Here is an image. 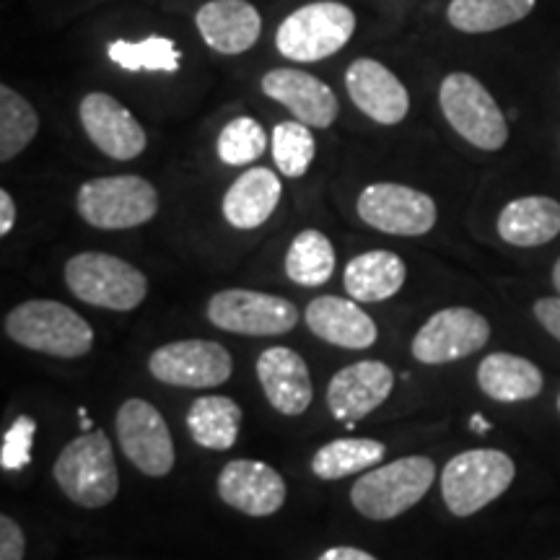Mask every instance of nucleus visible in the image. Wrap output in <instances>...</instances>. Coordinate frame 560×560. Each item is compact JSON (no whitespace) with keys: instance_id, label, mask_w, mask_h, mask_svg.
<instances>
[{"instance_id":"obj_4","label":"nucleus","mask_w":560,"mask_h":560,"mask_svg":"<svg viewBox=\"0 0 560 560\" xmlns=\"http://www.w3.org/2000/svg\"><path fill=\"white\" fill-rule=\"evenodd\" d=\"M66 283L83 304L112 312H132L149 293V278L136 265L107 252H81L70 257Z\"/></svg>"},{"instance_id":"obj_19","label":"nucleus","mask_w":560,"mask_h":560,"mask_svg":"<svg viewBox=\"0 0 560 560\" xmlns=\"http://www.w3.org/2000/svg\"><path fill=\"white\" fill-rule=\"evenodd\" d=\"M257 380L262 384L268 402L283 416H301L310 410L314 387L306 361L296 350L272 346L257 359Z\"/></svg>"},{"instance_id":"obj_3","label":"nucleus","mask_w":560,"mask_h":560,"mask_svg":"<svg viewBox=\"0 0 560 560\" xmlns=\"http://www.w3.org/2000/svg\"><path fill=\"white\" fill-rule=\"evenodd\" d=\"M436 467L429 457H402L363 472L350 488V503L371 522H389L429 493Z\"/></svg>"},{"instance_id":"obj_35","label":"nucleus","mask_w":560,"mask_h":560,"mask_svg":"<svg viewBox=\"0 0 560 560\" xmlns=\"http://www.w3.org/2000/svg\"><path fill=\"white\" fill-rule=\"evenodd\" d=\"M26 537L11 516H0V560H24Z\"/></svg>"},{"instance_id":"obj_11","label":"nucleus","mask_w":560,"mask_h":560,"mask_svg":"<svg viewBox=\"0 0 560 560\" xmlns=\"http://www.w3.org/2000/svg\"><path fill=\"white\" fill-rule=\"evenodd\" d=\"M153 380L185 389H210L229 382L234 361L221 342L177 340L156 348L149 359Z\"/></svg>"},{"instance_id":"obj_16","label":"nucleus","mask_w":560,"mask_h":560,"mask_svg":"<svg viewBox=\"0 0 560 560\" xmlns=\"http://www.w3.org/2000/svg\"><path fill=\"white\" fill-rule=\"evenodd\" d=\"M395 374L382 361H359L340 369L327 387V408L332 418L346 420L353 425L355 420L366 418L392 395Z\"/></svg>"},{"instance_id":"obj_2","label":"nucleus","mask_w":560,"mask_h":560,"mask_svg":"<svg viewBox=\"0 0 560 560\" xmlns=\"http://www.w3.org/2000/svg\"><path fill=\"white\" fill-rule=\"evenodd\" d=\"M52 475L66 499L83 509L107 506L120 490L112 441L100 429L83 431L81 436L68 441L55 462Z\"/></svg>"},{"instance_id":"obj_8","label":"nucleus","mask_w":560,"mask_h":560,"mask_svg":"<svg viewBox=\"0 0 560 560\" xmlns=\"http://www.w3.org/2000/svg\"><path fill=\"white\" fill-rule=\"evenodd\" d=\"M439 104L446 122L467 143L482 151H499L509 140V125L488 89L470 73L446 75L439 91Z\"/></svg>"},{"instance_id":"obj_1","label":"nucleus","mask_w":560,"mask_h":560,"mask_svg":"<svg viewBox=\"0 0 560 560\" xmlns=\"http://www.w3.org/2000/svg\"><path fill=\"white\" fill-rule=\"evenodd\" d=\"M5 335L21 348L55 359H81L94 348V330L70 306L50 299H32L5 317Z\"/></svg>"},{"instance_id":"obj_14","label":"nucleus","mask_w":560,"mask_h":560,"mask_svg":"<svg viewBox=\"0 0 560 560\" xmlns=\"http://www.w3.org/2000/svg\"><path fill=\"white\" fill-rule=\"evenodd\" d=\"M79 117L91 143L109 159L130 161L145 151V143H149L145 130L115 96L102 94V91L86 94L81 100Z\"/></svg>"},{"instance_id":"obj_20","label":"nucleus","mask_w":560,"mask_h":560,"mask_svg":"<svg viewBox=\"0 0 560 560\" xmlns=\"http://www.w3.org/2000/svg\"><path fill=\"white\" fill-rule=\"evenodd\" d=\"M200 37L221 55L247 52L262 34V16L247 0H210L195 16Z\"/></svg>"},{"instance_id":"obj_22","label":"nucleus","mask_w":560,"mask_h":560,"mask_svg":"<svg viewBox=\"0 0 560 560\" xmlns=\"http://www.w3.org/2000/svg\"><path fill=\"white\" fill-rule=\"evenodd\" d=\"M280 195H283V187H280L278 174L265 166H255L244 172L223 195V219L234 229H260L276 213Z\"/></svg>"},{"instance_id":"obj_9","label":"nucleus","mask_w":560,"mask_h":560,"mask_svg":"<svg viewBox=\"0 0 560 560\" xmlns=\"http://www.w3.org/2000/svg\"><path fill=\"white\" fill-rule=\"evenodd\" d=\"M208 319L219 330L249 335V338H270V335L291 332L299 325V310L289 299L272 296V293L226 289L210 296Z\"/></svg>"},{"instance_id":"obj_34","label":"nucleus","mask_w":560,"mask_h":560,"mask_svg":"<svg viewBox=\"0 0 560 560\" xmlns=\"http://www.w3.org/2000/svg\"><path fill=\"white\" fill-rule=\"evenodd\" d=\"M37 423L30 416L16 418V423L5 431L3 444H0V465L3 470H24L32 462V444Z\"/></svg>"},{"instance_id":"obj_10","label":"nucleus","mask_w":560,"mask_h":560,"mask_svg":"<svg viewBox=\"0 0 560 560\" xmlns=\"http://www.w3.org/2000/svg\"><path fill=\"white\" fill-rule=\"evenodd\" d=\"M359 215L371 229L392 236H423L436 226L431 195L395 182H376L359 195Z\"/></svg>"},{"instance_id":"obj_31","label":"nucleus","mask_w":560,"mask_h":560,"mask_svg":"<svg viewBox=\"0 0 560 560\" xmlns=\"http://www.w3.org/2000/svg\"><path fill=\"white\" fill-rule=\"evenodd\" d=\"M314 156H317V143H314L310 125L299 120L276 125V130H272V159H276L280 174L293 179L304 177Z\"/></svg>"},{"instance_id":"obj_17","label":"nucleus","mask_w":560,"mask_h":560,"mask_svg":"<svg viewBox=\"0 0 560 560\" xmlns=\"http://www.w3.org/2000/svg\"><path fill=\"white\" fill-rule=\"evenodd\" d=\"M265 96L283 104L299 122L310 128H330L338 120V96L317 75L299 68H276L262 79Z\"/></svg>"},{"instance_id":"obj_42","label":"nucleus","mask_w":560,"mask_h":560,"mask_svg":"<svg viewBox=\"0 0 560 560\" xmlns=\"http://www.w3.org/2000/svg\"><path fill=\"white\" fill-rule=\"evenodd\" d=\"M558 560H560V558H558Z\"/></svg>"},{"instance_id":"obj_23","label":"nucleus","mask_w":560,"mask_h":560,"mask_svg":"<svg viewBox=\"0 0 560 560\" xmlns=\"http://www.w3.org/2000/svg\"><path fill=\"white\" fill-rule=\"evenodd\" d=\"M499 234L514 247H540L560 234V202L542 195L511 200L499 215Z\"/></svg>"},{"instance_id":"obj_32","label":"nucleus","mask_w":560,"mask_h":560,"mask_svg":"<svg viewBox=\"0 0 560 560\" xmlns=\"http://www.w3.org/2000/svg\"><path fill=\"white\" fill-rule=\"evenodd\" d=\"M109 58L125 70H164L174 73L179 68V52L172 39L166 37H149L143 42H112Z\"/></svg>"},{"instance_id":"obj_12","label":"nucleus","mask_w":560,"mask_h":560,"mask_svg":"<svg viewBox=\"0 0 560 560\" xmlns=\"http://www.w3.org/2000/svg\"><path fill=\"white\" fill-rule=\"evenodd\" d=\"M117 441L128 462L149 478H164L174 467L172 431L151 402L125 400L117 410Z\"/></svg>"},{"instance_id":"obj_38","label":"nucleus","mask_w":560,"mask_h":560,"mask_svg":"<svg viewBox=\"0 0 560 560\" xmlns=\"http://www.w3.org/2000/svg\"><path fill=\"white\" fill-rule=\"evenodd\" d=\"M317 560H376L371 552L359 550V548H348V545H340V548H330L325 550Z\"/></svg>"},{"instance_id":"obj_24","label":"nucleus","mask_w":560,"mask_h":560,"mask_svg":"<svg viewBox=\"0 0 560 560\" xmlns=\"http://www.w3.org/2000/svg\"><path fill=\"white\" fill-rule=\"evenodd\" d=\"M408 268L402 257L389 249L363 252L346 265V291L355 301H387L397 296V291L405 285Z\"/></svg>"},{"instance_id":"obj_28","label":"nucleus","mask_w":560,"mask_h":560,"mask_svg":"<svg viewBox=\"0 0 560 560\" xmlns=\"http://www.w3.org/2000/svg\"><path fill=\"white\" fill-rule=\"evenodd\" d=\"M535 3L537 0H452L446 19L465 34H486L529 16Z\"/></svg>"},{"instance_id":"obj_15","label":"nucleus","mask_w":560,"mask_h":560,"mask_svg":"<svg viewBox=\"0 0 560 560\" xmlns=\"http://www.w3.org/2000/svg\"><path fill=\"white\" fill-rule=\"evenodd\" d=\"M350 102L363 115L380 125H397L410 112V94L405 83L380 60L359 58L350 62L346 73Z\"/></svg>"},{"instance_id":"obj_27","label":"nucleus","mask_w":560,"mask_h":560,"mask_svg":"<svg viewBox=\"0 0 560 560\" xmlns=\"http://www.w3.org/2000/svg\"><path fill=\"white\" fill-rule=\"evenodd\" d=\"M387 454V446L374 439H335L314 454L312 472L319 480L332 482L342 480L348 475L363 472L369 467H376Z\"/></svg>"},{"instance_id":"obj_33","label":"nucleus","mask_w":560,"mask_h":560,"mask_svg":"<svg viewBox=\"0 0 560 560\" xmlns=\"http://www.w3.org/2000/svg\"><path fill=\"white\" fill-rule=\"evenodd\" d=\"M268 149V136H265L262 125L252 117H236L231 120L226 128L221 130L219 143H215V151H219V159L229 166H244L257 161Z\"/></svg>"},{"instance_id":"obj_13","label":"nucleus","mask_w":560,"mask_h":560,"mask_svg":"<svg viewBox=\"0 0 560 560\" xmlns=\"http://www.w3.org/2000/svg\"><path fill=\"white\" fill-rule=\"evenodd\" d=\"M488 319L467 306H450L429 317L412 338V355L420 363L439 366L478 353L488 346Z\"/></svg>"},{"instance_id":"obj_30","label":"nucleus","mask_w":560,"mask_h":560,"mask_svg":"<svg viewBox=\"0 0 560 560\" xmlns=\"http://www.w3.org/2000/svg\"><path fill=\"white\" fill-rule=\"evenodd\" d=\"M39 130L37 112L19 91L0 86V161L9 164L26 145L32 143Z\"/></svg>"},{"instance_id":"obj_41","label":"nucleus","mask_w":560,"mask_h":560,"mask_svg":"<svg viewBox=\"0 0 560 560\" xmlns=\"http://www.w3.org/2000/svg\"><path fill=\"white\" fill-rule=\"evenodd\" d=\"M558 412H560V395H558Z\"/></svg>"},{"instance_id":"obj_6","label":"nucleus","mask_w":560,"mask_h":560,"mask_svg":"<svg viewBox=\"0 0 560 560\" xmlns=\"http://www.w3.org/2000/svg\"><path fill=\"white\" fill-rule=\"evenodd\" d=\"M81 219L102 231H122L149 223L159 213V192L136 174L100 177L81 185L75 198Z\"/></svg>"},{"instance_id":"obj_18","label":"nucleus","mask_w":560,"mask_h":560,"mask_svg":"<svg viewBox=\"0 0 560 560\" xmlns=\"http://www.w3.org/2000/svg\"><path fill=\"white\" fill-rule=\"evenodd\" d=\"M219 495L242 514L270 516L285 503V482L265 462L234 459L219 475Z\"/></svg>"},{"instance_id":"obj_7","label":"nucleus","mask_w":560,"mask_h":560,"mask_svg":"<svg viewBox=\"0 0 560 560\" xmlns=\"http://www.w3.org/2000/svg\"><path fill=\"white\" fill-rule=\"evenodd\" d=\"M355 32V13L335 0L301 5L280 21L276 47L293 62H317L340 52Z\"/></svg>"},{"instance_id":"obj_5","label":"nucleus","mask_w":560,"mask_h":560,"mask_svg":"<svg viewBox=\"0 0 560 560\" xmlns=\"http://www.w3.org/2000/svg\"><path fill=\"white\" fill-rule=\"evenodd\" d=\"M514 475V459L499 450L462 452L441 472V495L454 516H472L506 493Z\"/></svg>"},{"instance_id":"obj_21","label":"nucleus","mask_w":560,"mask_h":560,"mask_svg":"<svg viewBox=\"0 0 560 560\" xmlns=\"http://www.w3.org/2000/svg\"><path fill=\"white\" fill-rule=\"evenodd\" d=\"M306 327L330 346L363 350L380 338L374 319L361 310L355 299L319 296L306 306Z\"/></svg>"},{"instance_id":"obj_40","label":"nucleus","mask_w":560,"mask_h":560,"mask_svg":"<svg viewBox=\"0 0 560 560\" xmlns=\"http://www.w3.org/2000/svg\"><path fill=\"white\" fill-rule=\"evenodd\" d=\"M552 285H556V291L560 293V257H558L556 268H552Z\"/></svg>"},{"instance_id":"obj_37","label":"nucleus","mask_w":560,"mask_h":560,"mask_svg":"<svg viewBox=\"0 0 560 560\" xmlns=\"http://www.w3.org/2000/svg\"><path fill=\"white\" fill-rule=\"evenodd\" d=\"M13 223H16V202L9 190H0V236L11 234Z\"/></svg>"},{"instance_id":"obj_36","label":"nucleus","mask_w":560,"mask_h":560,"mask_svg":"<svg viewBox=\"0 0 560 560\" xmlns=\"http://www.w3.org/2000/svg\"><path fill=\"white\" fill-rule=\"evenodd\" d=\"M535 317L560 342V296L540 299L535 304Z\"/></svg>"},{"instance_id":"obj_25","label":"nucleus","mask_w":560,"mask_h":560,"mask_svg":"<svg viewBox=\"0 0 560 560\" xmlns=\"http://www.w3.org/2000/svg\"><path fill=\"white\" fill-rule=\"evenodd\" d=\"M478 384L490 400L524 402L542 392V371L514 353H490L478 366Z\"/></svg>"},{"instance_id":"obj_29","label":"nucleus","mask_w":560,"mask_h":560,"mask_svg":"<svg viewBox=\"0 0 560 560\" xmlns=\"http://www.w3.org/2000/svg\"><path fill=\"white\" fill-rule=\"evenodd\" d=\"M335 272V249L330 240L317 229H306L296 234L285 252V276L293 283L306 285V289H317L327 283Z\"/></svg>"},{"instance_id":"obj_26","label":"nucleus","mask_w":560,"mask_h":560,"mask_svg":"<svg viewBox=\"0 0 560 560\" xmlns=\"http://www.w3.org/2000/svg\"><path fill=\"white\" fill-rule=\"evenodd\" d=\"M187 429L200 446L213 452H226L236 444L242 429V408L231 397L206 395L198 397L187 412Z\"/></svg>"},{"instance_id":"obj_39","label":"nucleus","mask_w":560,"mask_h":560,"mask_svg":"<svg viewBox=\"0 0 560 560\" xmlns=\"http://www.w3.org/2000/svg\"><path fill=\"white\" fill-rule=\"evenodd\" d=\"M470 429L478 431V433H488L490 431V423H486V418H482L480 412H475L472 420H470Z\"/></svg>"}]
</instances>
